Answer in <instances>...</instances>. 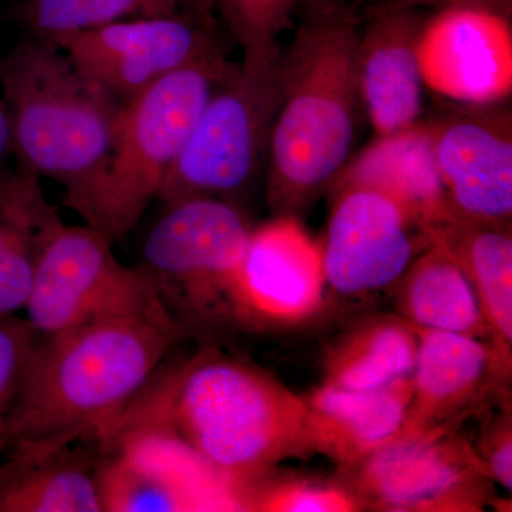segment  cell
Segmentation results:
<instances>
[{
  "label": "cell",
  "instance_id": "27",
  "mask_svg": "<svg viewBox=\"0 0 512 512\" xmlns=\"http://www.w3.org/2000/svg\"><path fill=\"white\" fill-rule=\"evenodd\" d=\"M39 332L16 315H0V453L8 450V427Z\"/></svg>",
  "mask_w": 512,
  "mask_h": 512
},
{
  "label": "cell",
  "instance_id": "14",
  "mask_svg": "<svg viewBox=\"0 0 512 512\" xmlns=\"http://www.w3.org/2000/svg\"><path fill=\"white\" fill-rule=\"evenodd\" d=\"M421 79L461 104L501 103L512 92L510 20L466 5H450L421 28Z\"/></svg>",
  "mask_w": 512,
  "mask_h": 512
},
{
  "label": "cell",
  "instance_id": "9",
  "mask_svg": "<svg viewBox=\"0 0 512 512\" xmlns=\"http://www.w3.org/2000/svg\"><path fill=\"white\" fill-rule=\"evenodd\" d=\"M342 471L363 510L477 512L493 495L483 461L456 427L397 434Z\"/></svg>",
  "mask_w": 512,
  "mask_h": 512
},
{
  "label": "cell",
  "instance_id": "20",
  "mask_svg": "<svg viewBox=\"0 0 512 512\" xmlns=\"http://www.w3.org/2000/svg\"><path fill=\"white\" fill-rule=\"evenodd\" d=\"M0 464V512H101L97 456L76 443L16 451Z\"/></svg>",
  "mask_w": 512,
  "mask_h": 512
},
{
  "label": "cell",
  "instance_id": "21",
  "mask_svg": "<svg viewBox=\"0 0 512 512\" xmlns=\"http://www.w3.org/2000/svg\"><path fill=\"white\" fill-rule=\"evenodd\" d=\"M400 316L416 330H439L490 343L473 284L437 245H427L400 279Z\"/></svg>",
  "mask_w": 512,
  "mask_h": 512
},
{
  "label": "cell",
  "instance_id": "6",
  "mask_svg": "<svg viewBox=\"0 0 512 512\" xmlns=\"http://www.w3.org/2000/svg\"><path fill=\"white\" fill-rule=\"evenodd\" d=\"M251 231L234 202L195 198L167 207L148 232L141 272L187 338L211 342L244 326L238 275Z\"/></svg>",
  "mask_w": 512,
  "mask_h": 512
},
{
  "label": "cell",
  "instance_id": "32",
  "mask_svg": "<svg viewBox=\"0 0 512 512\" xmlns=\"http://www.w3.org/2000/svg\"><path fill=\"white\" fill-rule=\"evenodd\" d=\"M204 2L207 3L210 8H212V6L217 5L218 0H204Z\"/></svg>",
  "mask_w": 512,
  "mask_h": 512
},
{
  "label": "cell",
  "instance_id": "22",
  "mask_svg": "<svg viewBox=\"0 0 512 512\" xmlns=\"http://www.w3.org/2000/svg\"><path fill=\"white\" fill-rule=\"evenodd\" d=\"M57 214L39 177L0 168V315L26 308L43 231Z\"/></svg>",
  "mask_w": 512,
  "mask_h": 512
},
{
  "label": "cell",
  "instance_id": "4",
  "mask_svg": "<svg viewBox=\"0 0 512 512\" xmlns=\"http://www.w3.org/2000/svg\"><path fill=\"white\" fill-rule=\"evenodd\" d=\"M0 92L20 168L62 185L64 205L84 218L123 103L35 36L0 60Z\"/></svg>",
  "mask_w": 512,
  "mask_h": 512
},
{
  "label": "cell",
  "instance_id": "16",
  "mask_svg": "<svg viewBox=\"0 0 512 512\" xmlns=\"http://www.w3.org/2000/svg\"><path fill=\"white\" fill-rule=\"evenodd\" d=\"M332 187L379 192L404 212L426 241L434 229L460 217L444 190L427 124L377 136L348 161Z\"/></svg>",
  "mask_w": 512,
  "mask_h": 512
},
{
  "label": "cell",
  "instance_id": "8",
  "mask_svg": "<svg viewBox=\"0 0 512 512\" xmlns=\"http://www.w3.org/2000/svg\"><path fill=\"white\" fill-rule=\"evenodd\" d=\"M113 244L59 214L46 225L25 308L40 335L110 316H168L147 276L121 264Z\"/></svg>",
  "mask_w": 512,
  "mask_h": 512
},
{
  "label": "cell",
  "instance_id": "18",
  "mask_svg": "<svg viewBox=\"0 0 512 512\" xmlns=\"http://www.w3.org/2000/svg\"><path fill=\"white\" fill-rule=\"evenodd\" d=\"M410 399L412 379L375 390L323 383L305 397L315 453L342 470L356 466L400 433Z\"/></svg>",
  "mask_w": 512,
  "mask_h": 512
},
{
  "label": "cell",
  "instance_id": "30",
  "mask_svg": "<svg viewBox=\"0 0 512 512\" xmlns=\"http://www.w3.org/2000/svg\"><path fill=\"white\" fill-rule=\"evenodd\" d=\"M450 5H466L473 8L488 10L507 18L511 13V0H448Z\"/></svg>",
  "mask_w": 512,
  "mask_h": 512
},
{
  "label": "cell",
  "instance_id": "31",
  "mask_svg": "<svg viewBox=\"0 0 512 512\" xmlns=\"http://www.w3.org/2000/svg\"><path fill=\"white\" fill-rule=\"evenodd\" d=\"M9 153H12V137H10L8 110L0 92V168Z\"/></svg>",
  "mask_w": 512,
  "mask_h": 512
},
{
  "label": "cell",
  "instance_id": "23",
  "mask_svg": "<svg viewBox=\"0 0 512 512\" xmlns=\"http://www.w3.org/2000/svg\"><path fill=\"white\" fill-rule=\"evenodd\" d=\"M419 335L402 316L359 323L330 348L325 382L346 390H375L412 379Z\"/></svg>",
  "mask_w": 512,
  "mask_h": 512
},
{
  "label": "cell",
  "instance_id": "10",
  "mask_svg": "<svg viewBox=\"0 0 512 512\" xmlns=\"http://www.w3.org/2000/svg\"><path fill=\"white\" fill-rule=\"evenodd\" d=\"M120 103L168 74L228 55L210 12L121 20L53 43Z\"/></svg>",
  "mask_w": 512,
  "mask_h": 512
},
{
  "label": "cell",
  "instance_id": "19",
  "mask_svg": "<svg viewBox=\"0 0 512 512\" xmlns=\"http://www.w3.org/2000/svg\"><path fill=\"white\" fill-rule=\"evenodd\" d=\"M447 252L466 272L477 293L490 345L501 365L512 362L511 225L485 224L457 217L427 238Z\"/></svg>",
  "mask_w": 512,
  "mask_h": 512
},
{
  "label": "cell",
  "instance_id": "13",
  "mask_svg": "<svg viewBox=\"0 0 512 512\" xmlns=\"http://www.w3.org/2000/svg\"><path fill=\"white\" fill-rule=\"evenodd\" d=\"M326 289L322 249L298 217L252 229L238 275L244 326L299 325L322 311Z\"/></svg>",
  "mask_w": 512,
  "mask_h": 512
},
{
  "label": "cell",
  "instance_id": "11",
  "mask_svg": "<svg viewBox=\"0 0 512 512\" xmlns=\"http://www.w3.org/2000/svg\"><path fill=\"white\" fill-rule=\"evenodd\" d=\"M427 126L454 211L471 221L511 225L510 107L503 101L463 104Z\"/></svg>",
  "mask_w": 512,
  "mask_h": 512
},
{
  "label": "cell",
  "instance_id": "24",
  "mask_svg": "<svg viewBox=\"0 0 512 512\" xmlns=\"http://www.w3.org/2000/svg\"><path fill=\"white\" fill-rule=\"evenodd\" d=\"M96 478L101 511H212L207 498L190 485L117 450L100 451Z\"/></svg>",
  "mask_w": 512,
  "mask_h": 512
},
{
  "label": "cell",
  "instance_id": "3",
  "mask_svg": "<svg viewBox=\"0 0 512 512\" xmlns=\"http://www.w3.org/2000/svg\"><path fill=\"white\" fill-rule=\"evenodd\" d=\"M157 392L175 433L238 497L242 485L282 461L315 453L305 397L241 360L207 350L165 377Z\"/></svg>",
  "mask_w": 512,
  "mask_h": 512
},
{
  "label": "cell",
  "instance_id": "28",
  "mask_svg": "<svg viewBox=\"0 0 512 512\" xmlns=\"http://www.w3.org/2000/svg\"><path fill=\"white\" fill-rule=\"evenodd\" d=\"M298 0H218L225 25L242 53L278 42Z\"/></svg>",
  "mask_w": 512,
  "mask_h": 512
},
{
  "label": "cell",
  "instance_id": "1",
  "mask_svg": "<svg viewBox=\"0 0 512 512\" xmlns=\"http://www.w3.org/2000/svg\"><path fill=\"white\" fill-rule=\"evenodd\" d=\"M187 339L170 316H110L40 335L8 427V450L100 440Z\"/></svg>",
  "mask_w": 512,
  "mask_h": 512
},
{
  "label": "cell",
  "instance_id": "33",
  "mask_svg": "<svg viewBox=\"0 0 512 512\" xmlns=\"http://www.w3.org/2000/svg\"><path fill=\"white\" fill-rule=\"evenodd\" d=\"M426 2H431V0H426ZM444 2H448V0H444Z\"/></svg>",
  "mask_w": 512,
  "mask_h": 512
},
{
  "label": "cell",
  "instance_id": "25",
  "mask_svg": "<svg viewBox=\"0 0 512 512\" xmlns=\"http://www.w3.org/2000/svg\"><path fill=\"white\" fill-rule=\"evenodd\" d=\"M204 0H28L26 20L33 36L56 43L111 23L156 16L210 12Z\"/></svg>",
  "mask_w": 512,
  "mask_h": 512
},
{
  "label": "cell",
  "instance_id": "17",
  "mask_svg": "<svg viewBox=\"0 0 512 512\" xmlns=\"http://www.w3.org/2000/svg\"><path fill=\"white\" fill-rule=\"evenodd\" d=\"M421 26L412 13H380L359 32L356 52L360 103L377 136L397 133L419 123Z\"/></svg>",
  "mask_w": 512,
  "mask_h": 512
},
{
  "label": "cell",
  "instance_id": "15",
  "mask_svg": "<svg viewBox=\"0 0 512 512\" xmlns=\"http://www.w3.org/2000/svg\"><path fill=\"white\" fill-rule=\"evenodd\" d=\"M419 349L412 375V399L399 434L457 427L504 392L508 372L490 343L439 330H417Z\"/></svg>",
  "mask_w": 512,
  "mask_h": 512
},
{
  "label": "cell",
  "instance_id": "5",
  "mask_svg": "<svg viewBox=\"0 0 512 512\" xmlns=\"http://www.w3.org/2000/svg\"><path fill=\"white\" fill-rule=\"evenodd\" d=\"M229 63L228 55H221L184 67L121 104L86 225L113 242L136 227Z\"/></svg>",
  "mask_w": 512,
  "mask_h": 512
},
{
  "label": "cell",
  "instance_id": "2",
  "mask_svg": "<svg viewBox=\"0 0 512 512\" xmlns=\"http://www.w3.org/2000/svg\"><path fill=\"white\" fill-rule=\"evenodd\" d=\"M359 28L346 13L315 10L282 57V94L269 143L266 197L298 217L348 164L360 94Z\"/></svg>",
  "mask_w": 512,
  "mask_h": 512
},
{
  "label": "cell",
  "instance_id": "26",
  "mask_svg": "<svg viewBox=\"0 0 512 512\" xmlns=\"http://www.w3.org/2000/svg\"><path fill=\"white\" fill-rule=\"evenodd\" d=\"M242 511L353 512L362 505L342 477L276 474L274 470L248 481L239 491Z\"/></svg>",
  "mask_w": 512,
  "mask_h": 512
},
{
  "label": "cell",
  "instance_id": "12",
  "mask_svg": "<svg viewBox=\"0 0 512 512\" xmlns=\"http://www.w3.org/2000/svg\"><path fill=\"white\" fill-rule=\"evenodd\" d=\"M322 249L326 286L345 296L369 295L399 282L426 238L404 212L366 188L335 191Z\"/></svg>",
  "mask_w": 512,
  "mask_h": 512
},
{
  "label": "cell",
  "instance_id": "29",
  "mask_svg": "<svg viewBox=\"0 0 512 512\" xmlns=\"http://www.w3.org/2000/svg\"><path fill=\"white\" fill-rule=\"evenodd\" d=\"M491 480L512 490V427L511 412H503L491 420L481 436L480 446L474 448Z\"/></svg>",
  "mask_w": 512,
  "mask_h": 512
},
{
  "label": "cell",
  "instance_id": "7",
  "mask_svg": "<svg viewBox=\"0 0 512 512\" xmlns=\"http://www.w3.org/2000/svg\"><path fill=\"white\" fill-rule=\"evenodd\" d=\"M282 57L275 42L228 64L165 175L158 197L167 207L195 198L234 202L254 183L281 103Z\"/></svg>",
  "mask_w": 512,
  "mask_h": 512
}]
</instances>
